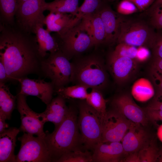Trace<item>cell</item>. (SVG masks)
Returning <instances> with one entry per match:
<instances>
[{"mask_svg":"<svg viewBox=\"0 0 162 162\" xmlns=\"http://www.w3.org/2000/svg\"><path fill=\"white\" fill-rule=\"evenodd\" d=\"M25 32L15 23H1L0 61L4 64L9 80L17 81L40 71L43 59L38 51L36 36Z\"/></svg>","mask_w":162,"mask_h":162,"instance_id":"1","label":"cell"},{"mask_svg":"<svg viewBox=\"0 0 162 162\" xmlns=\"http://www.w3.org/2000/svg\"><path fill=\"white\" fill-rule=\"evenodd\" d=\"M69 106L65 119L53 132H46L44 139L50 152L52 162H56L62 155L78 150L85 151L82 145L78 124V109Z\"/></svg>","mask_w":162,"mask_h":162,"instance_id":"2","label":"cell"},{"mask_svg":"<svg viewBox=\"0 0 162 162\" xmlns=\"http://www.w3.org/2000/svg\"><path fill=\"white\" fill-rule=\"evenodd\" d=\"M72 82L102 92L107 86L108 78L106 67L102 58L96 54L75 57L71 62Z\"/></svg>","mask_w":162,"mask_h":162,"instance_id":"3","label":"cell"},{"mask_svg":"<svg viewBox=\"0 0 162 162\" xmlns=\"http://www.w3.org/2000/svg\"><path fill=\"white\" fill-rule=\"evenodd\" d=\"M60 50L70 60L94 46L89 21L87 15L76 25L64 32L54 37Z\"/></svg>","mask_w":162,"mask_h":162,"instance_id":"4","label":"cell"},{"mask_svg":"<svg viewBox=\"0 0 162 162\" xmlns=\"http://www.w3.org/2000/svg\"><path fill=\"white\" fill-rule=\"evenodd\" d=\"M78 124L84 150L92 151L101 142L102 116L90 106L85 100L78 103Z\"/></svg>","mask_w":162,"mask_h":162,"instance_id":"5","label":"cell"},{"mask_svg":"<svg viewBox=\"0 0 162 162\" xmlns=\"http://www.w3.org/2000/svg\"><path fill=\"white\" fill-rule=\"evenodd\" d=\"M59 50L50 53L49 56L41 62L40 71L49 79L56 91L72 82L73 69L72 62Z\"/></svg>","mask_w":162,"mask_h":162,"instance_id":"6","label":"cell"},{"mask_svg":"<svg viewBox=\"0 0 162 162\" xmlns=\"http://www.w3.org/2000/svg\"><path fill=\"white\" fill-rule=\"evenodd\" d=\"M156 34L153 28L146 23L123 18L117 42L136 47L142 46L151 48Z\"/></svg>","mask_w":162,"mask_h":162,"instance_id":"7","label":"cell"},{"mask_svg":"<svg viewBox=\"0 0 162 162\" xmlns=\"http://www.w3.org/2000/svg\"><path fill=\"white\" fill-rule=\"evenodd\" d=\"M18 140L21 146L16 155V162H52L44 137H35L24 133Z\"/></svg>","mask_w":162,"mask_h":162,"instance_id":"8","label":"cell"},{"mask_svg":"<svg viewBox=\"0 0 162 162\" xmlns=\"http://www.w3.org/2000/svg\"><path fill=\"white\" fill-rule=\"evenodd\" d=\"M45 0H27L18 4L15 15L16 25L23 31L34 34L37 25L44 24Z\"/></svg>","mask_w":162,"mask_h":162,"instance_id":"9","label":"cell"},{"mask_svg":"<svg viewBox=\"0 0 162 162\" xmlns=\"http://www.w3.org/2000/svg\"><path fill=\"white\" fill-rule=\"evenodd\" d=\"M131 122L113 109L107 111L102 117L101 142H120L129 129Z\"/></svg>","mask_w":162,"mask_h":162,"instance_id":"10","label":"cell"},{"mask_svg":"<svg viewBox=\"0 0 162 162\" xmlns=\"http://www.w3.org/2000/svg\"><path fill=\"white\" fill-rule=\"evenodd\" d=\"M17 96V109L20 116V131L37 136L45 137L44 124L41 119L39 113L32 110L28 106L26 96L18 93Z\"/></svg>","mask_w":162,"mask_h":162,"instance_id":"11","label":"cell"},{"mask_svg":"<svg viewBox=\"0 0 162 162\" xmlns=\"http://www.w3.org/2000/svg\"><path fill=\"white\" fill-rule=\"evenodd\" d=\"M111 103L113 109L131 122L143 126L148 124L149 120L144 108L137 105L129 94L123 93L116 95Z\"/></svg>","mask_w":162,"mask_h":162,"instance_id":"12","label":"cell"},{"mask_svg":"<svg viewBox=\"0 0 162 162\" xmlns=\"http://www.w3.org/2000/svg\"><path fill=\"white\" fill-rule=\"evenodd\" d=\"M138 62L136 59L117 56L111 52L108 60L107 67L116 83L122 85L136 73Z\"/></svg>","mask_w":162,"mask_h":162,"instance_id":"13","label":"cell"},{"mask_svg":"<svg viewBox=\"0 0 162 162\" xmlns=\"http://www.w3.org/2000/svg\"><path fill=\"white\" fill-rule=\"evenodd\" d=\"M20 84L18 93L26 96L37 97L47 105L52 100L54 86L51 82H47L44 79H31L27 76L17 80Z\"/></svg>","mask_w":162,"mask_h":162,"instance_id":"14","label":"cell"},{"mask_svg":"<svg viewBox=\"0 0 162 162\" xmlns=\"http://www.w3.org/2000/svg\"><path fill=\"white\" fill-rule=\"evenodd\" d=\"M96 13L99 15L104 26L106 34L105 44H112L117 42L123 18L104 2Z\"/></svg>","mask_w":162,"mask_h":162,"instance_id":"15","label":"cell"},{"mask_svg":"<svg viewBox=\"0 0 162 162\" xmlns=\"http://www.w3.org/2000/svg\"><path fill=\"white\" fill-rule=\"evenodd\" d=\"M141 126L131 122L121 141L125 154L139 152L149 141L147 133Z\"/></svg>","mask_w":162,"mask_h":162,"instance_id":"16","label":"cell"},{"mask_svg":"<svg viewBox=\"0 0 162 162\" xmlns=\"http://www.w3.org/2000/svg\"><path fill=\"white\" fill-rule=\"evenodd\" d=\"M92 152L93 162H121L125 154L120 142H100L95 146Z\"/></svg>","mask_w":162,"mask_h":162,"instance_id":"17","label":"cell"},{"mask_svg":"<svg viewBox=\"0 0 162 162\" xmlns=\"http://www.w3.org/2000/svg\"><path fill=\"white\" fill-rule=\"evenodd\" d=\"M82 18L70 14L50 12L45 17L44 23L49 32L60 34L76 25Z\"/></svg>","mask_w":162,"mask_h":162,"instance_id":"18","label":"cell"},{"mask_svg":"<svg viewBox=\"0 0 162 162\" xmlns=\"http://www.w3.org/2000/svg\"><path fill=\"white\" fill-rule=\"evenodd\" d=\"M45 110L39 113L40 118L43 122H50L54 125L55 129L57 128L66 118L69 110L65 99L58 95L52 99L47 104Z\"/></svg>","mask_w":162,"mask_h":162,"instance_id":"19","label":"cell"},{"mask_svg":"<svg viewBox=\"0 0 162 162\" xmlns=\"http://www.w3.org/2000/svg\"><path fill=\"white\" fill-rule=\"evenodd\" d=\"M19 129L11 127L0 133V162H16L14 149Z\"/></svg>","mask_w":162,"mask_h":162,"instance_id":"20","label":"cell"},{"mask_svg":"<svg viewBox=\"0 0 162 162\" xmlns=\"http://www.w3.org/2000/svg\"><path fill=\"white\" fill-rule=\"evenodd\" d=\"M44 23H40L36 26L34 31L38 46L39 53L43 59L45 58L47 52H55L60 50L58 43L49 32L43 28Z\"/></svg>","mask_w":162,"mask_h":162,"instance_id":"21","label":"cell"},{"mask_svg":"<svg viewBox=\"0 0 162 162\" xmlns=\"http://www.w3.org/2000/svg\"><path fill=\"white\" fill-rule=\"evenodd\" d=\"M17 96L13 95L5 83H0V114L6 120L10 119L15 108Z\"/></svg>","mask_w":162,"mask_h":162,"instance_id":"22","label":"cell"},{"mask_svg":"<svg viewBox=\"0 0 162 162\" xmlns=\"http://www.w3.org/2000/svg\"><path fill=\"white\" fill-rule=\"evenodd\" d=\"M79 0H54L50 2H45L44 11L50 12H60L76 15L79 8Z\"/></svg>","mask_w":162,"mask_h":162,"instance_id":"23","label":"cell"},{"mask_svg":"<svg viewBox=\"0 0 162 162\" xmlns=\"http://www.w3.org/2000/svg\"><path fill=\"white\" fill-rule=\"evenodd\" d=\"M89 19L95 46L105 44L106 34L102 20L97 13L86 15Z\"/></svg>","mask_w":162,"mask_h":162,"instance_id":"24","label":"cell"},{"mask_svg":"<svg viewBox=\"0 0 162 162\" xmlns=\"http://www.w3.org/2000/svg\"><path fill=\"white\" fill-rule=\"evenodd\" d=\"M19 0H0L1 23L13 25L15 23V15Z\"/></svg>","mask_w":162,"mask_h":162,"instance_id":"25","label":"cell"},{"mask_svg":"<svg viewBox=\"0 0 162 162\" xmlns=\"http://www.w3.org/2000/svg\"><path fill=\"white\" fill-rule=\"evenodd\" d=\"M87 87L80 84L64 87L56 91L58 94L65 99H76L84 100L86 98L88 93Z\"/></svg>","mask_w":162,"mask_h":162,"instance_id":"26","label":"cell"},{"mask_svg":"<svg viewBox=\"0 0 162 162\" xmlns=\"http://www.w3.org/2000/svg\"><path fill=\"white\" fill-rule=\"evenodd\" d=\"M148 81L144 79L138 81L134 86L132 94L137 100L144 101L148 100L154 95V88Z\"/></svg>","mask_w":162,"mask_h":162,"instance_id":"27","label":"cell"},{"mask_svg":"<svg viewBox=\"0 0 162 162\" xmlns=\"http://www.w3.org/2000/svg\"><path fill=\"white\" fill-rule=\"evenodd\" d=\"M85 100L88 104L103 116L106 113L107 100L104 99L100 91L95 88L92 89Z\"/></svg>","mask_w":162,"mask_h":162,"instance_id":"28","label":"cell"},{"mask_svg":"<svg viewBox=\"0 0 162 162\" xmlns=\"http://www.w3.org/2000/svg\"><path fill=\"white\" fill-rule=\"evenodd\" d=\"M92 152L90 151L78 150L62 155L57 162H92Z\"/></svg>","mask_w":162,"mask_h":162,"instance_id":"29","label":"cell"},{"mask_svg":"<svg viewBox=\"0 0 162 162\" xmlns=\"http://www.w3.org/2000/svg\"><path fill=\"white\" fill-rule=\"evenodd\" d=\"M158 151L154 141H149L139 151L140 162L157 161Z\"/></svg>","mask_w":162,"mask_h":162,"instance_id":"30","label":"cell"},{"mask_svg":"<svg viewBox=\"0 0 162 162\" xmlns=\"http://www.w3.org/2000/svg\"><path fill=\"white\" fill-rule=\"evenodd\" d=\"M104 1L102 0H84L79 7L76 15L82 18L83 16L96 13Z\"/></svg>","mask_w":162,"mask_h":162,"instance_id":"31","label":"cell"},{"mask_svg":"<svg viewBox=\"0 0 162 162\" xmlns=\"http://www.w3.org/2000/svg\"><path fill=\"white\" fill-rule=\"evenodd\" d=\"M111 53L117 56L127 57L137 60L138 48L128 44L119 43L118 44Z\"/></svg>","mask_w":162,"mask_h":162,"instance_id":"32","label":"cell"},{"mask_svg":"<svg viewBox=\"0 0 162 162\" xmlns=\"http://www.w3.org/2000/svg\"><path fill=\"white\" fill-rule=\"evenodd\" d=\"M150 74L155 92L154 99L159 100L162 98V74L150 69Z\"/></svg>","mask_w":162,"mask_h":162,"instance_id":"33","label":"cell"},{"mask_svg":"<svg viewBox=\"0 0 162 162\" xmlns=\"http://www.w3.org/2000/svg\"><path fill=\"white\" fill-rule=\"evenodd\" d=\"M117 12L120 14L128 15L139 11L136 5L130 0H122L117 7Z\"/></svg>","mask_w":162,"mask_h":162,"instance_id":"34","label":"cell"},{"mask_svg":"<svg viewBox=\"0 0 162 162\" xmlns=\"http://www.w3.org/2000/svg\"><path fill=\"white\" fill-rule=\"evenodd\" d=\"M149 14L151 16L150 23L152 27L157 29H162V5Z\"/></svg>","mask_w":162,"mask_h":162,"instance_id":"35","label":"cell"},{"mask_svg":"<svg viewBox=\"0 0 162 162\" xmlns=\"http://www.w3.org/2000/svg\"><path fill=\"white\" fill-rule=\"evenodd\" d=\"M153 56L162 58V32H156L152 48Z\"/></svg>","mask_w":162,"mask_h":162,"instance_id":"36","label":"cell"},{"mask_svg":"<svg viewBox=\"0 0 162 162\" xmlns=\"http://www.w3.org/2000/svg\"><path fill=\"white\" fill-rule=\"evenodd\" d=\"M146 116L148 120L152 122L162 121V110L146 107L144 108Z\"/></svg>","mask_w":162,"mask_h":162,"instance_id":"37","label":"cell"},{"mask_svg":"<svg viewBox=\"0 0 162 162\" xmlns=\"http://www.w3.org/2000/svg\"><path fill=\"white\" fill-rule=\"evenodd\" d=\"M136 6L139 11L146 10L153 4L155 0H130Z\"/></svg>","mask_w":162,"mask_h":162,"instance_id":"38","label":"cell"},{"mask_svg":"<svg viewBox=\"0 0 162 162\" xmlns=\"http://www.w3.org/2000/svg\"><path fill=\"white\" fill-rule=\"evenodd\" d=\"M153 56L150 69L162 74V58Z\"/></svg>","mask_w":162,"mask_h":162,"instance_id":"39","label":"cell"},{"mask_svg":"<svg viewBox=\"0 0 162 162\" xmlns=\"http://www.w3.org/2000/svg\"><path fill=\"white\" fill-rule=\"evenodd\" d=\"M121 162H140L139 152L129 154Z\"/></svg>","mask_w":162,"mask_h":162,"instance_id":"40","label":"cell"},{"mask_svg":"<svg viewBox=\"0 0 162 162\" xmlns=\"http://www.w3.org/2000/svg\"><path fill=\"white\" fill-rule=\"evenodd\" d=\"M9 80L5 68L3 64L0 61V83H5Z\"/></svg>","mask_w":162,"mask_h":162,"instance_id":"41","label":"cell"},{"mask_svg":"<svg viewBox=\"0 0 162 162\" xmlns=\"http://www.w3.org/2000/svg\"><path fill=\"white\" fill-rule=\"evenodd\" d=\"M152 109L162 110V101L154 99L147 107Z\"/></svg>","mask_w":162,"mask_h":162,"instance_id":"42","label":"cell"},{"mask_svg":"<svg viewBox=\"0 0 162 162\" xmlns=\"http://www.w3.org/2000/svg\"><path fill=\"white\" fill-rule=\"evenodd\" d=\"M6 120L4 116L0 114V133L9 128V125L5 122Z\"/></svg>","mask_w":162,"mask_h":162,"instance_id":"43","label":"cell"},{"mask_svg":"<svg viewBox=\"0 0 162 162\" xmlns=\"http://www.w3.org/2000/svg\"><path fill=\"white\" fill-rule=\"evenodd\" d=\"M162 5V0H155L152 5L147 10L148 13L151 12L157 8Z\"/></svg>","mask_w":162,"mask_h":162,"instance_id":"44","label":"cell"},{"mask_svg":"<svg viewBox=\"0 0 162 162\" xmlns=\"http://www.w3.org/2000/svg\"><path fill=\"white\" fill-rule=\"evenodd\" d=\"M157 134L159 139L162 142V124L158 127Z\"/></svg>","mask_w":162,"mask_h":162,"instance_id":"45","label":"cell"},{"mask_svg":"<svg viewBox=\"0 0 162 162\" xmlns=\"http://www.w3.org/2000/svg\"><path fill=\"white\" fill-rule=\"evenodd\" d=\"M157 161L162 162V148L159 150Z\"/></svg>","mask_w":162,"mask_h":162,"instance_id":"46","label":"cell"},{"mask_svg":"<svg viewBox=\"0 0 162 162\" xmlns=\"http://www.w3.org/2000/svg\"><path fill=\"white\" fill-rule=\"evenodd\" d=\"M104 2H111L114 1L115 0H102Z\"/></svg>","mask_w":162,"mask_h":162,"instance_id":"47","label":"cell"},{"mask_svg":"<svg viewBox=\"0 0 162 162\" xmlns=\"http://www.w3.org/2000/svg\"><path fill=\"white\" fill-rule=\"evenodd\" d=\"M27 0H19V4Z\"/></svg>","mask_w":162,"mask_h":162,"instance_id":"48","label":"cell"},{"mask_svg":"<svg viewBox=\"0 0 162 162\" xmlns=\"http://www.w3.org/2000/svg\"><path fill=\"white\" fill-rule=\"evenodd\" d=\"M161 30H162L161 31L162 32V29H161Z\"/></svg>","mask_w":162,"mask_h":162,"instance_id":"49","label":"cell"}]
</instances>
